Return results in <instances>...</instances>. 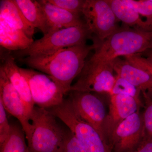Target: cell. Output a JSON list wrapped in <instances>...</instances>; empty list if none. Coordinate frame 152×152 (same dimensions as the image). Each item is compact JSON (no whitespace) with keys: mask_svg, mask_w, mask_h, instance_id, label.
Returning <instances> with one entry per match:
<instances>
[{"mask_svg":"<svg viewBox=\"0 0 152 152\" xmlns=\"http://www.w3.org/2000/svg\"><path fill=\"white\" fill-rule=\"evenodd\" d=\"M82 14L85 24L98 42H102L118 29L117 19L107 0H85Z\"/></svg>","mask_w":152,"mask_h":152,"instance_id":"8","label":"cell"},{"mask_svg":"<svg viewBox=\"0 0 152 152\" xmlns=\"http://www.w3.org/2000/svg\"><path fill=\"white\" fill-rule=\"evenodd\" d=\"M0 68L2 69L13 86L20 96L31 118L35 105L27 80L20 71L15 58L10 56L6 57Z\"/></svg>","mask_w":152,"mask_h":152,"instance_id":"14","label":"cell"},{"mask_svg":"<svg viewBox=\"0 0 152 152\" xmlns=\"http://www.w3.org/2000/svg\"><path fill=\"white\" fill-rule=\"evenodd\" d=\"M111 64L86 61L77 81L72 85L70 91L84 92L110 94L113 87L116 77Z\"/></svg>","mask_w":152,"mask_h":152,"instance_id":"7","label":"cell"},{"mask_svg":"<svg viewBox=\"0 0 152 152\" xmlns=\"http://www.w3.org/2000/svg\"><path fill=\"white\" fill-rule=\"evenodd\" d=\"M131 152H152V142L141 144L135 150Z\"/></svg>","mask_w":152,"mask_h":152,"instance_id":"28","label":"cell"},{"mask_svg":"<svg viewBox=\"0 0 152 152\" xmlns=\"http://www.w3.org/2000/svg\"><path fill=\"white\" fill-rule=\"evenodd\" d=\"M141 54L142 56H145V58L152 61V49L148 50Z\"/></svg>","mask_w":152,"mask_h":152,"instance_id":"29","label":"cell"},{"mask_svg":"<svg viewBox=\"0 0 152 152\" xmlns=\"http://www.w3.org/2000/svg\"><path fill=\"white\" fill-rule=\"evenodd\" d=\"M95 48V44H82L48 56L26 57L22 61L30 67L51 77L67 94L70 92L74 79L81 72L87 56Z\"/></svg>","mask_w":152,"mask_h":152,"instance_id":"1","label":"cell"},{"mask_svg":"<svg viewBox=\"0 0 152 152\" xmlns=\"http://www.w3.org/2000/svg\"><path fill=\"white\" fill-rule=\"evenodd\" d=\"M58 7L76 15L82 14L84 1L83 0H48Z\"/></svg>","mask_w":152,"mask_h":152,"instance_id":"25","label":"cell"},{"mask_svg":"<svg viewBox=\"0 0 152 152\" xmlns=\"http://www.w3.org/2000/svg\"><path fill=\"white\" fill-rule=\"evenodd\" d=\"M95 52L90 59L110 63L121 56L142 54L152 49V31L126 28L118 29L104 40L95 42Z\"/></svg>","mask_w":152,"mask_h":152,"instance_id":"2","label":"cell"},{"mask_svg":"<svg viewBox=\"0 0 152 152\" xmlns=\"http://www.w3.org/2000/svg\"><path fill=\"white\" fill-rule=\"evenodd\" d=\"M144 101L145 109L142 114L143 129L141 144L152 142V99H144Z\"/></svg>","mask_w":152,"mask_h":152,"instance_id":"22","label":"cell"},{"mask_svg":"<svg viewBox=\"0 0 152 152\" xmlns=\"http://www.w3.org/2000/svg\"><path fill=\"white\" fill-rule=\"evenodd\" d=\"M56 118L50 110L35 106L31 117L33 130L28 142L29 152H61L66 129Z\"/></svg>","mask_w":152,"mask_h":152,"instance_id":"3","label":"cell"},{"mask_svg":"<svg viewBox=\"0 0 152 152\" xmlns=\"http://www.w3.org/2000/svg\"><path fill=\"white\" fill-rule=\"evenodd\" d=\"M91 35L86 25L55 30L34 41L19 54L26 57L48 56L66 48L86 44Z\"/></svg>","mask_w":152,"mask_h":152,"instance_id":"5","label":"cell"},{"mask_svg":"<svg viewBox=\"0 0 152 152\" xmlns=\"http://www.w3.org/2000/svg\"><path fill=\"white\" fill-rule=\"evenodd\" d=\"M69 94L68 98L78 115L108 143L104 129L107 114L102 100L91 93L72 91Z\"/></svg>","mask_w":152,"mask_h":152,"instance_id":"9","label":"cell"},{"mask_svg":"<svg viewBox=\"0 0 152 152\" xmlns=\"http://www.w3.org/2000/svg\"><path fill=\"white\" fill-rule=\"evenodd\" d=\"M139 110L120 123L115 129L109 141L113 152H131L141 143L143 128Z\"/></svg>","mask_w":152,"mask_h":152,"instance_id":"10","label":"cell"},{"mask_svg":"<svg viewBox=\"0 0 152 152\" xmlns=\"http://www.w3.org/2000/svg\"><path fill=\"white\" fill-rule=\"evenodd\" d=\"M117 19L134 28L152 31V28L140 14L122 0H107Z\"/></svg>","mask_w":152,"mask_h":152,"instance_id":"17","label":"cell"},{"mask_svg":"<svg viewBox=\"0 0 152 152\" xmlns=\"http://www.w3.org/2000/svg\"><path fill=\"white\" fill-rule=\"evenodd\" d=\"M20 70L27 80L35 105L49 110L63 102L66 94L51 77L32 69Z\"/></svg>","mask_w":152,"mask_h":152,"instance_id":"6","label":"cell"},{"mask_svg":"<svg viewBox=\"0 0 152 152\" xmlns=\"http://www.w3.org/2000/svg\"><path fill=\"white\" fill-rule=\"evenodd\" d=\"M34 42L21 30L10 24L0 16V45L10 50H20L27 49Z\"/></svg>","mask_w":152,"mask_h":152,"instance_id":"16","label":"cell"},{"mask_svg":"<svg viewBox=\"0 0 152 152\" xmlns=\"http://www.w3.org/2000/svg\"><path fill=\"white\" fill-rule=\"evenodd\" d=\"M0 101L6 111L19 121L26 134L27 142L31 139L33 126L24 103L18 93L0 68Z\"/></svg>","mask_w":152,"mask_h":152,"instance_id":"11","label":"cell"},{"mask_svg":"<svg viewBox=\"0 0 152 152\" xmlns=\"http://www.w3.org/2000/svg\"><path fill=\"white\" fill-rule=\"evenodd\" d=\"M130 64L149 73L152 75V61L143 57L140 54L125 56Z\"/></svg>","mask_w":152,"mask_h":152,"instance_id":"26","label":"cell"},{"mask_svg":"<svg viewBox=\"0 0 152 152\" xmlns=\"http://www.w3.org/2000/svg\"><path fill=\"white\" fill-rule=\"evenodd\" d=\"M0 16L15 27L23 31L29 37L33 39L35 28L28 21L14 0L1 1Z\"/></svg>","mask_w":152,"mask_h":152,"instance_id":"18","label":"cell"},{"mask_svg":"<svg viewBox=\"0 0 152 152\" xmlns=\"http://www.w3.org/2000/svg\"><path fill=\"white\" fill-rule=\"evenodd\" d=\"M46 20L50 31L63 28L84 26L80 15L63 10L51 4L48 0L38 1Z\"/></svg>","mask_w":152,"mask_h":152,"instance_id":"15","label":"cell"},{"mask_svg":"<svg viewBox=\"0 0 152 152\" xmlns=\"http://www.w3.org/2000/svg\"><path fill=\"white\" fill-rule=\"evenodd\" d=\"M108 113L104 125L106 138L109 141L118 125L140 110L142 105L134 98L123 94L110 95Z\"/></svg>","mask_w":152,"mask_h":152,"instance_id":"12","label":"cell"},{"mask_svg":"<svg viewBox=\"0 0 152 152\" xmlns=\"http://www.w3.org/2000/svg\"><path fill=\"white\" fill-rule=\"evenodd\" d=\"M8 137L0 145V152H29L26 134L21 125L11 124Z\"/></svg>","mask_w":152,"mask_h":152,"instance_id":"20","label":"cell"},{"mask_svg":"<svg viewBox=\"0 0 152 152\" xmlns=\"http://www.w3.org/2000/svg\"><path fill=\"white\" fill-rule=\"evenodd\" d=\"M5 109L0 101V145L5 141L10 132L11 126L9 123Z\"/></svg>","mask_w":152,"mask_h":152,"instance_id":"27","label":"cell"},{"mask_svg":"<svg viewBox=\"0 0 152 152\" xmlns=\"http://www.w3.org/2000/svg\"><path fill=\"white\" fill-rule=\"evenodd\" d=\"M128 6L135 10L152 28V1L151 0H122Z\"/></svg>","mask_w":152,"mask_h":152,"instance_id":"23","label":"cell"},{"mask_svg":"<svg viewBox=\"0 0 152 152\" xmlns=\"http://www.w3.org/2000/svg\"><path fill=\"white\" fill-rule=\"evenodd\" d=\"M115 81L109 95L123 94L134 98L142 104L140 99L141 92L129 82L123 78L116 76Z\"/></svg>","mask_w":152,"mask_h":152,"instance_id":"21","label":"cell"},{"mask_svg":"<svg viewBox=\"0 0 152 152\" xmlns=\"http://www.w3.org/2000/svg\"><path fill=\"white\" fill-rule=\"evenodd\" d=\"M61 152H87L75 136L67 128L66 129L64 144Z\"/></svg>","mask_w":152,"mask_h":152,"instance_id":"24","label":"cell"},{"mask_svg":"<svg viewBox=\"0 0 152 152\" xmlns=\"http://www.w3.org/2000/svg\"><path fill=\"white\" fill-rule=\"evenodd\" d=\"M116 76L126 80L140 90L144 99H152V75L117 58L111 62Z\"/></svg>","mask_w":152,"mask_h":152,"instance_id":"13","label":"cell"},{"mask_svg":"<svg viewBox=\"0 0 152 152\" xmlns=\"http://www.w3.org/2000/svg\"><path fill=\"white\" fill-rule=\"evenodd\" d=\"M49 110L66 126L87 152H113L110 145L78 115L69 98Z\"/></svg>","mask_w":152,"mask_h":152,"instance_id":"4","label":"cell"},{"mask_svg":"<svg viewBox=\"0 0 152 152\" xmlns=\"http://www.w3.org/2000/svg\"><path fill=\"white\" fill-rule=\"evenodd\" d=\"M14 1L33 26L40 30L44 35L49 32L46 20L38 1L14 0Z\"/></svg>","mask_w":152,"mask_h":152,"instance_id":"19","label":"cell"}]
</instances>
